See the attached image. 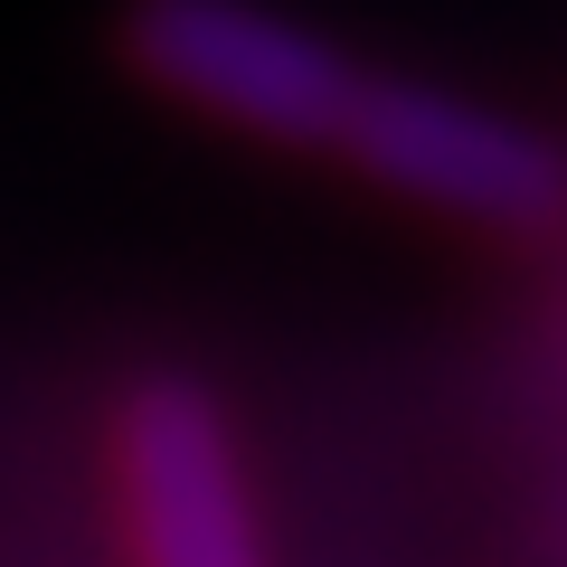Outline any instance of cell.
I'll use <instances>...</instances> for the list:
<instances>
[{"label":"cell","mask_w":567,"mask_h":567,"mask_svg":"<svg viewBox=\"0 0 567 567\" xmlns=\"http://www.w3.org/2000/svg\"><path fill=\"white\" fill-rule=\"evenodd\" d=\"M114 502L133 567H265V520L246 492L227 406L181 369L123 388L114 406Z\"/></svg>","instance_id":"cell-3"},{"label":"cell","mask_w":567,"mask_h":567,"mask_svg":"<svg viewBox=\"0 0 567 567\" xmlns=\"http://www.w3.org/2000/svg\"><path fill=\"white\" fill-rule=\"evenodd\" d=\"M341 152L379 189L435 208V218H464V227L539 237V227L567 218V152L539 123L502 114V104H483V95H454V85L369 76Z\"/></svg>","instance_id":"cell-2"},{"label":"cell","mask_w":567,"mask_h":567,"mask_svg":"<svg viewBox=\"0 0 567 567\" xmlns=\"http://www.w3.org/2000/svg\"><path fill=\"white\" fill-rule=\"evenodd\" d=\"M123 58L171 104L218 114L265 142H293V152H341L369 85V66H350L341 39H322L312 20H293L275 0H133Z\"/></svg>","instance_id":"cell-1"}]
</instances>
